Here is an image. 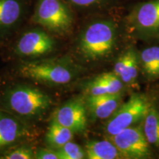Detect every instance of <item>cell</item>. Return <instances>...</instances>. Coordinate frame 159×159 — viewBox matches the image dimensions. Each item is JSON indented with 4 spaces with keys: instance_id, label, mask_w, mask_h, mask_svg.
Segmentation results:
<instances>
[{
    "instance_id": "11",
    "label": "cell",
    "mask_w": 159,
    "mask_h": 159,
    "mask_svg": "<svg viewBox=\"0 0 159 159\" xmlns=\"http://www.w3.org/2000/svg\"><path fill=\"white\" fill-rule=\"evenodd\" d=\"M139 66V55L134 48H129L116 60L113 71L125 85H134L138 78Z\"/></svg>"
},
{
    "instance_id": "22",
    "label": "cell",
    "mask_w": 159,
    "mask_h": 159,
    "mask_svg": "<svg viewBox=\"0 0 159 159\" xmlns=\"http://www.w3.org/2000/svg\"><path fill=\"white\" fill-rule=\"evenodd\" d=\"M75 5L81 6V7H89V6L96 5L102 0H69Z\"/></svg>"
},
{
    "instance_id": "13",
    "label": "cell",
    "mask_w": 159,
    "mask_h": 159,
    "mask_svg": "<svg viewBox=\"0 0 159 159\" xmlns=\"http://www.w3.org/2000/svg\"><path fill=\"white\" fill-rule=\"evenodd\" d=\"M25 134L26 129L20 121L0 113V148L13 144Z\"/></svg>"
},
{
    "instance_id": "8",
    "label": "cell",
    "mask_w": 159,
    "mask_h": 159,
    "mask_svg": "<svg viewBox=\"0 0 159 159\" xmlns=\"http://www.w3.org/2000/svg\"><path fill=\"white\" fill-rule=\"evenodd\" d=\"M86 105L81 99H73L57 109L53 119L77 134L86 130Z\"/></svg>"
},
{
    "instance_id": "2",
    "label": "cell",
    "mask_w": 159,
    "mask_h": 159,
    "mask_svg": "<svg viewBox=\"0 0 159 159\" xmlns=\"http://www.w3.org/2000/svg\"><path fill=\"white\" fill-rule=\"evenodd\" d=\"M152 105L146 95L139 93L132 94L127 102L122 103L114 114L107 119L104 128L105 134L110 137L141 123Z\"/></svg>"
},
{
    "instance_id": "1",
    "label": "cell",
    "mask_w": 159,
    "mask_h": 159,
    "mask_svg": "<svg viewBox=\"0 0 159 159\" xmlns=\"http://www.w3.org/2000/svg\"><path fill=\"white\" fill-rule=\"evenodd\" d=\"M116 41V25L109 20L97 21L83 30L79 39L78 50L87 61H102L114 52Z\"/></svg>"
},
{
    "instance_id": "9",
    "label": "cell",
    "mask_w": 159,
    "mask_h": 159,
    "mask_svg": "<svg viewBox=\"0 0 159 159\" xmlns=\"http://www.w3.org/2000/svg\"><path fill=\"white\" fill-rule=\"evenodd\" d=\"M55 41L47 33L41 30L26 33L18 41L16 52L24 57H37L51 52Z\"/></svg>"
},
{
    "instance_id": "5",
    "label": "cell",
    "mask_w": 159,
    "mask_h": 159,
    "mask_svg": "<svg viewBox=\"0 0 159 159\" xmlns=\"http://www.w3.org/2000/svg\"><path fill=\"white\" fill-rule=\"evenodd\" d=\"M23 77L52 85H66L74 78V72L68 66L58 62H32L21 66Z\"/></svg>"
},
{
    "instance_id": "10",
    "label": "cell",
    "mask_w": 159,
    "mask_h": 159,
    "mask_svg": "<svg viewBox=\"0 0 159 159\" xmlns=\"http://www.w3.org/2000/svg\"><path fill=\"white\" fill-rule=\"evenodd\" d=\"M123 92L114 94L88 95L85 105L91 116L97 119H108L122 103Z\"/></svg>"
},
{
    "instance_id": "4",
    "label": "cell",
    "mask_w": 159,
    "mask_h": 159,
    "mask_svg": "<svg viewBox=\"0 0 159 159\" xmlns=\"http://www.w3.org/2000/svg\"><path fill=\"white\" fill-rule=\"evenodd\" d=\"M33 21L50 31L65 33L72 27L73 16L62 0H39Z\"/></svg>"
},
{
    "instance_id": "12",
    "label": "cell",
    "mask_w": 159,
    "mask_h": 159,
    "mask_svg": "<svg viewBox=\"0 0 159 159\" xmlns=\"http://www.w3.org/2000/svg\"><path fill=\"white\" fill-rule=\"evenodd\" d=\"M125 84L114 71L98 75L85 86L88 95L114 94L123 92Z\"/></svg>"
},
{
    "instance_id": "21",
    "label": "cell",
    "mask_w": 159,
    "mask_h": 159,
    "mask_svg": "<svg viewBox=\"0 0 159 159\" xmlns=\"http://www.w3.org/2000/svg\"><path fill=\"white\" fill-rule=\"evenodd\" d=\"M37 159H59L57 152L49 149H40L35 154Z\"/></svg>"
},
{
    "instance_id": "18",
    "label": "cell",
    "mask_w": 159,
    "mask_h": 159,
    "mask_svg": "<svg viewBox=\"0 0 159 159\" xmlns=\"http://www.w3.org/2000/svg\"><path fill=\"white\" fill-rule=\"evenodd\" d=\"M21 5L17 0H0V27H7L18 21Z\"/></svg>"
},
{
    "instance_id": "6",
    "label": "cell",
    "mask_w": 159,
    "mask_h": 159,
    "mask_svg": "<svg viewBox=\"0 0 159 159\" xmlns=\"http://www.w3.org/2000/svg\"><path fill=\"white\" fill-rule=\"evenodd\" d=\"M124 158L143 159L151 156V146L142 130V122L109 137Z\"/></svg>"
},
{
    "instance_id": "15",
    "label": "cell",
    "mask_w": 159,
    "mask_h": 159,
    "mask_svg": "<svg viewBox=\"0 0 159 159\" xmlns=\"http://www.w3.org/2000/svg\"><path fill=\"white\" fill-rule=\"evenodd\" d=\"M142 126L145 138L150 146L159 149V110L153 105L143 119Z\"/></svg>"
},
{
    "instance_id": "20",
    "label": "cell",
    "mask_w": 159,
    "mask_h": 159,
    "mask_svg": "<svg viewBox=\"0 0 159 159\" xmlns=\"http://www.w3.org/2000/svg\"><path fill=\"white\" fill-rule=\"evenodd\" d=\"M35 158V155L30 148H19L5 155L6 159H31Z\"/></svg>"
},
{
    "instance_id": "7",
    "label": "cell",
    "mask_w": 159,
    "mask_h": 159,
    "mask_svg": "<svg viewBox=\"0 0 159 159\" xmlns=\"http://www.w3.org/2000/svg\"><path fill=\"white\" fill-rule=\"evenodd\" d=\"M130 29L137 35L151 37L159 34V0L141 3L128 18Z\"/></svg>"
},
{
    "instance_id": "19",
    "label": "cell",
    "mask_w": 159,
    "mask_h": 159,
    "mask_svg": "<svg viewBox=\"0 0 159 159\" xmlns=\"http://www.w3.org/2000/svg\"><path fill=\"white\" fill-rule=\"evenodd\" d=\"M57 152L59 159H82L85 156V151L71 141L59 148Z\"/></svg>"
},
{
    "instance_id": "14",
    "label": "cell",
    "mask_w": 159,
    "mask_h": 159,
    "mask_svg": "<svg viewBox=\"0 0 159 159\" xmlns=\"http://www.w3.org/2000/svg\"><path fill=\"white\" fill-rule=\"evenodd\" d=\"M85 151L89 159L123 158L122 154L110 139L89 142L85 145Z\"/></svg>"
},
{
    "instance_id": "16",
    "label": "cell",
    "mask_w": 159,
    "mask_h": 159,
    "mask_svg": "<svg viewBox=\"0 0 159 159\" xmlns=\"http://www.w3.org/2000/svg\"><path fill=\"white\" fill-rule=\"evenodd\" d=\"M139 63L144 75L149 78H159V47L145 48L139 55Z\"/></svg>"
},
{
    "instance_id": "17",
    "label": "cell",
    "mask_w": 159,
    "mask_h": 159,
    "mask_svg": "<svg viewBox=\"0 0 159 159\" xmlns=\"http://www.w3.org/2000/svg\"><path fill=\"white\" fill-rule=\"evenodd\" d=\"M74 132L63 126L53 119L46 136L47 143L54 148H59L72 140Z\"/></svg>"
},
{
    "instance_id": "3",
    "label": "cell",
    "mask_w": 159,
    "mask_h": 159,
    "mask_svg": "<svg viewBox=\"0 0 159 159\" xmlns=\"http://www.w3.org/2000/svg\"><path fill=\"white\" fill-rule=\"evenodd\" d=\"M9 108L23 116H35L44 112L52 104L45 93L33 87L19 86L9 91L7 96Z\"/></svg>"
}]
</instances>
